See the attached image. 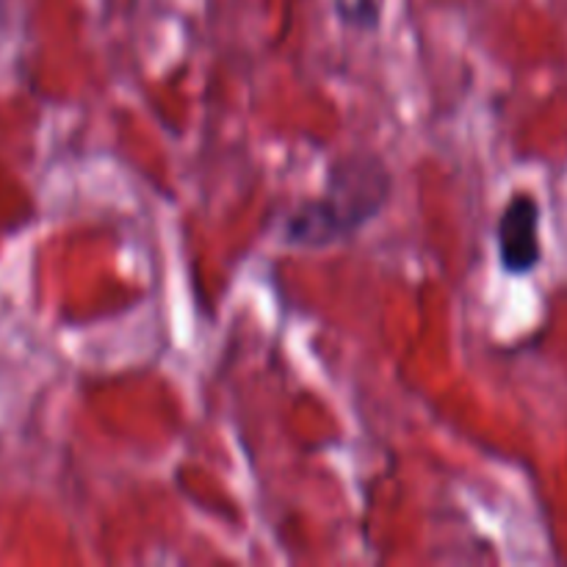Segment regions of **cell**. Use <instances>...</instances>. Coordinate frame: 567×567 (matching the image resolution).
I'll return each mask as SVG.
<instances>
[{
  "mask_svg": "<svg viewBox=\"0 0 567 567\" xmlns=\"http://www.w3.org/2000/svg\"><path fill=\"white\" fill-rule=\"evenodd\" d=\"M393 194V177L374 153H347L327 169V188L282 221V241L299 249H324L363 230Z\"/></svg>",
  "mask_w": 567,
  "mask_h": 567,
  "instance_id": "6da1fadb",
  "label": "cell"
},
{
  "mask_svg": "<svg viewBox=\"0 0 567 567\" xmlns=\"http://www.w3.org/2000/svg\"><path fill=\"white\" fill-rule=\"evenodd\" d=\"M496 241L498 260L507 275L526 277L540 266V203L535 199V194L518 192L509 197L498 216Z\"/></svg>",
  "mask_w": 567,
  "mask_h": 567,
  "instance_id": "7a4b0ae2",
  "label": "cell"
},
{
  "mask_svg": "<svg viewBox=\"0 0 567 567\" xmlns=\"http://www.w3.org/2000/svg\"><path fill=\"white\" fill-rule=\"evenodd\" d=\"M382 9H385V0H332V11L341 25L360 33H371L380 28Z\"/></svg>",
  "mask_w": 567,
  "mask_h": 567,
  "instance_id": "3957f363",
  "label": "cell"
}]
</instances>
